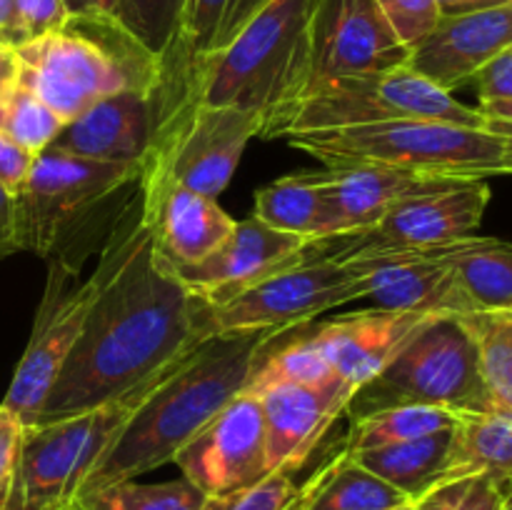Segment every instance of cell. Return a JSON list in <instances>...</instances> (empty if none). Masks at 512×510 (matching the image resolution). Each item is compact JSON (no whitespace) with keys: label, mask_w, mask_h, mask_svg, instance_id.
Returning <instances> with one entry per match:
<instances>
[{"label":"cell","mask_w":512,"mask_h":510,"mask_svg":"<svg viewBox=\"0 0 512 510\" xmlns=\"http://www.w3.org/2000/svg\"><path fill=\"white\" fill-rule=\"evenodd\" d=\"M463 480H450V483L438 485V488H433L430 493L420 495V498L410 500V503L400 505V508L395 510H448L450 503L458 498L460 488H463Z\"/></svg>","instance_id":"43"},{"label":"cell","mask_w":512,"mask_h":510,"mask_svg":"<svg viewBox=\"0 0 512 510\" xmlns=\"http://www.w3.org/2000/svg\"><path fill=\"white\" fill-rule=\"evenodd\" d=\"M512 483V415L458 413L445 480L463 478Z\"/></svg>","instance_id":"26"},{"label":"cell","mask_w":512,"mask_h":510,"mask_svg":"<svg viewBox=\"0 0 512 510\" xmlns=\"http://www.w3.org/2000/svg\"><path fill=\"white\" fill-rule=\"evenodd\" d=\"M48 283L35 310L33 333L15 368L3 405L13 410L25 428L35 425L70 350L78 343L88 320V310L98 295L95 273L78 280L80 265L68 258H48Z\"/></svg>","instance_id":"10"},{"label":"cell","mask_w":512,"mask_h":510,"mask_svg":"<svg viewBox=\"0 0 512 510\" xmlns=\"http://www.w3.org/2000/svg\"><path fill=\"white\" fill-rule=\"evenodd\" d=\"M450 505H453V503H450Z\"/></svg>","instance_id":"51"},{"label":"cell","mask_w":512,"mask_h":510,"mask_svg":"<svg viewBox=\"0 0 512 510\" xmlns=\"http://www.w3.org/2000/svg\"><path fill=\"white\" fill-rule=\"evenodd\" d=\"M20 85L65 123L108 95L158 90L163 63L113 15H70L58 33L18 45Z\"/></svg>","instance_id":"5"},{"label":"cell","mask_w":512,"mask_h":510,"mask_svg":"<svg viewBox=\"0 0 512 510\" xmlns=\"http://www.w3.org/2000/svg\"><path fill=\"white\" fill-rule=\"evenodd\" d=\"M140 178L143 165L100 163L45 148L15 195L20 250L40 258L60 253L98 210L130 185H140Z\"/></svg>","instance_id":"8"},{"label":"cell","mask_w":512,"mask_h":510,"mask_svg":"<svg viewBox=\"0 0 512 510\" xmlns=\"http://www.w3.org/2000/svg\"><path fill=\"white\" fill-rule=\"evenodd\" d=\"M455 423H458V410L438 408V405H393V408L355 415L345 450L358 453V450L405 443V440L443 433L455 428Z\"/></svg>","instance_id":"28"},{"label":"cell","mask_w":512,"mask_h":510,"mask_svg":"<svg viewBox=\"0 0 512 510\" xmlns=\"http://www.w3.org/2000/svg\"><path fill=\"white\" fill-rule=\"evenodd\" d=\"M70 15H113L118 0H65Z\"/></svg>","instance_id":"47"},{"label":"cell","mask_w":512,"mask_h":510,"mask_svg":"<svg viewBox=\"0 0 512 510\" xmlns=\"http://www.w3.org/2000/svg\"><path fill=\"white\" fill-rule=\"evenodd\" d=\"M15 8H18V25L23 43L58 33L70 18L65 0H15Z\"/></svg>","instance_id":"36"},{"label":"cell","mask_w":512,"mask_h":510,"mask_svg":"<svg viewBox=\"0 0 512 510\" xmlns=\"http://www.w3.org/2000/svg\"><path fill=\"white\" fill-rule=\"evenodd\" d=\"M185 0H118L115 18L160 60L173 48Z\"/></svg>","instance_id":"33"},{"label":"cell","mask_w":512,"mask_h":510,"mask_svg":"<svg viewBox=\"0 0 512 510\" xmlns=\"http://www.w3.org/2000/svg\"><path fill=\"white\" fill-rule=\"evenodd\" d=\"M388 120H445L488 128V115L483 110L460 103L450 90L403 65L383 73L345 75L308 85L268 115L260 135L288 138L295 133Z\"/></svg>","instance_id":"6"},{"label":"cell","mask_w":512,"mask_h":510,"mask_svg":"<svg viewBox=\"0 0 512 510\" xmlns=\"http://www.w3.org/2000/svg\"><path fill=\"white\" fill-rule=\"evenodd\" d=\"M410 500L343 450L303 485L295 510H395Z\"/></svg>","instance_id":"25"},{"label":"cell","mask_w":512,"mask_h":510,"mask_svg":"<svg viewBox=\"0 0 512 510\" xmlns=\"http://www.w3.org/2000/svg\"><path fill=\"white\" fill-rule=\"evenodd\" d=\"M393 405L490 413L478 343L463 315H430L380 375L353 395L348 410L355 418Z\"/></svg>","instance_id":"7"},{"label":"cell","mask_w":512,"mask_h":510,"mask_svg":"<svg viewBox=\"0 0 512 510\" xmlns=\"http://www.w3.org/2000/svg\"><path fill=\"white\" fill-rule=\"evenodd\" d=\"M428 318L430 315L423 313L375 308L328 323H310L308 328L335 375L353 385L358 393L365 383L380 375V370Z\"/></svg>","instance_id":"21"},{"label":"cell","mask_w":512,"mask_h":510,"mask_svg":"<svg viewBox=\"0 0 512 510\" xmlns=\"http://www.w3.org/2000/svg\"><path fill=\"white\" fill-rule=\"evenodd\" d=\"M173 463L205 495L230 493L265 478L270 468L258 395L240 390L178 450Z\"/></svg>","instance_id":"14"},{"label":"cell","mask_w":512,"mask_h":510,"mask_svg":"<svg viewBox=\"0 0 512 510\" xmlns=\"http://www.w3.org/2000/svg\"><path fill=\"white\" fill-rule=\"evenodd\" d=\"M230 3L233 0H185L173 48L160 60L163 78L178 73L185 65L203 58L205 53L215 48V40L223 30L225 18H228Z\"/></svg>","instance_id":"32"},{"label":"cell","mask_w":512,"mask_h":510,"mask_svg":"<svg viewBox=\"0 0 512 510\" xmlns=\"http://www.w3.org/2000/svg\"><path fill=\"white\" fill-rule=\"evenodd\" d=\"M303 485L290 473L273 470L258 483L220 495H205L203 510H295Z\"/></svg>","instance_id":"34"},{"label":"cell","mask_w":512,"mask_h":510,"mask_svg":"<svg viewBox=\"0 0 512 510\" xmlns=\"http://www.w3.org/2000/svg\"><path fill=\"white\" fill-rule=\"evenodd\" d=\"M23 435V420L0 403V510H3L5 500H8L10 485H13L20 448H23Z\"/></svg>","instance_id":"37"},{"label":"cell","mask_w":512,"mask_h":510,"mask_svg":"<svg viewBox=\"0 0 512 510\" xmlns=\"http://www.w3.org/2000/svg\"><path fill=\"white\" fill-rule=\"evenodd\" d=\"M265 115L238 108H193L165 120L140 180H170L208 198L228 188Z\"/></svg>","instance_id":"9"},{"label":"cell","mask_w":512,"mask_h":510,"mask_svg":"<svg viewBox=\"0 0 512 510\" xmlns=\"http://www.w3.org/2000/svg\"><path fill=\"white\" fill-rule=\"evenodd\" d=\"M500 510H512V483L508 485V490H505V498H503V505H500Z\"/></svg>","instance_id":"49"},{"label":"cell","mask_w":512,"mask_h":510,"mask_svg":"<svg viewBox=\"0 0 512 510\" xmlns=\"http://www.w3.org/2000/svg\"><path fill=\"white\" fill-rule=\"evenodd\" d=\"M410 60L378 0H315L308 35V83L383 73ZM303 88V90H305Z\"/></svg>","instance_id":"13"},{"label":"cell","mask_w":512,"mask_h":510,"mask_svg":"<svg viewBox=\"0 0 512 510\" xmlns=\"http://www.w3.org/2000/svg\"><path fill=\"white\" fill-rule=\"evenodd\" d=\"M508 48H512V0L473 13L445 15L410 53L408 65L455 93L473 83L475 75Z\"/></svg>","instance_id":"18"},{"label":"cell","mask_w":512,"mask_h":510,"mask_svg":"<svg viewBox=\"0 0 512 510\" xmlns=\"http://www.w3.org/2000/svg\"><path fill=\"white\" fill-rule=\"evenodd\" d=\"M280 330L210 335L145 400L80 483L75 500L118 480H133L165 463L248 385L260 350Z\"/></svg>","instance_id":"2"},{"label":"cell","mask_w":512,"mask_h":510,"mask_svg":"<svg viewBox=\"0 0 512 510\" xmlns=\"http://www.w3.org/2000/svg\"><path fill=\"white\" fill-rule=\"evenodd\" d=\"M290 148L325 168L388 165L423 178L473 180L512 175V135L445 120H388L288 135Z\"/></svg>","instance_id":"4"},{"label":"cell","mask_w":512,"mask_h":510,"mask_svg":"<svg viewBox=\"0 0 512 510\" xmlns=\"http://www.w3.org/2000/svg\"><path fill=\"white\" fill-rule=\"evenodd\" d=\"M310 240L268 228L258 218L235 220L228 238L200 263L170 268L203 303L220 305L263 278L310 258Z\"/></svg>","instance_id":"16"},{"label":"cell","mask_w":512,"mask_h":510,"mask_svg":"<svg viewBox=\"0 0 512 510\" xmlns=\"http://www.w3.org/2000/svg\"><path fill=\"white\" fill-rule=\"evenodd\" d=\"M98 295L35 425L93 410L210 338L195 298L155 248L138 198L115 218L95 265ZM33 428V425H30Z\"/></svg>","instance_id":"1"},{"label":"cell","mask_w":512,"mask_h":510,"mask_svg":"<svg viewBox=\"0 0 512 510\" xmlns=\"http://www.w3.org/2000/svg\"><path fill=\"white\" fill-rule=\"evenodd\" d=\"M265 3H268V0H233V3H230V10H228V18H225L223 30H220L218 40H215L213 50L223 48V45L228 43V40L233 38V35L238 33V30L243 28V25L248 23V20L253 18V15L258 13V10L263 8ZM213 50H210V53H213ZM205 55H208V53H205Z\"/></svg>","instance_id":"42"},{"label":"cell","mask_w":512,"mask_h":510,"mask_svg":"<svg viewBox=\"0 0 512 510\" xmlns=\"http://www.w3.org/2000/svg\"><path fill=\"white\" fill-rule=\"evenodd\" d=\"M63 128L65 120L25 85L18 83L0 100V133L28 150L33 158L50 148Z\"/></svg>","instance_id":"31"},{"label":"cell","mask_w":512,"mask_h":510,"mask_svg":"<svg viewBox=\"0 0 512 510\" xmlns=\"http://www.w3.org/2000/svg\"><path fill=\"white\" fill-rule=\"evenodd\" d=\"M20 83L18 48L0 43V100Z\"/></svg>","instance_id":"44"},{"label":"cell","mask_w":512,"mask_h":510,"mask_svg":"<svg viewBox=\"0 0 512 510\" xmlns=\"http://www.w3.org/2000/svg\"><path fill=\"white\" fill-rule=\"evenodd\" d=\"M323 173L335 235L370 228L403 200L458 183V180L423 178L388 165H348V168H325Z\"/></svg>","instance_id":"22"},{"label":"cell","mask_w":512,"mask_h":510,"mask_svg":"<svg viewBox=\"0 0 512 510\" xmlns=\"http://www.w3.org/2000/svg\"><path fill=\"white\" fill-rule=\"evenodd\" d=\"M450 445H453V428L443 433L425 435V438L405 440V443L383 445L350 453L363 468L383 478L385 483L403 490L408 498H420L438 485L450 483L448 475ZM348 453V450H345Z\"/></svg>","instance_id":"24"},{"label":"cell","mask_w":512,"mask_h":510,"mask_svg":"<svg viewBox=\"0 0 512 510\" xmlns=\"http://www.w3.org/2000/svg\"><path fill=\"white\" fill-rule=\"evenodd\" d=\"M400 43L413 53L443 20L438 0H378Z\"/></svg>","instance_id":"35"},{"label":"cell","mask_w":512,"mask_h":510,"mask_svg":"<svg viewBox=\"0 0 512 510\" xmlns=\"http://www.w3.org/2000/svg\"><path fill=\"white\" fill-rule=\"evenodd\" d=\"M50 510H53V508H50Z\"/></svg>","instance_id":"52"},{"label":"cell","mask_w":512,"mask_h":510,"mask_svg":"<svg viewBox=\"0 0 512 510\" xmlns=\"http://www.w3.org/2000/svg\"><path fill=\"white\" fill-rule=\"evenodd\" d=\"M445 258L453 265L475 313L512 308V243L470 235L450 243Z\"/></svg>","instance_id":"27"},{"label":"cell","mask_w":512,"mask_h":510,"mask_svg":"<svg viewBox=\"0 0 512 510\" xmlns=\"http://www.w3.org/2000/svg\"><path fill=\"white\" fill-rule=\"evenodd\" d=\"M490 203L485 180L455 183L445 190L408 198L370 228L355 233L310 240V258L348 260L355 255L390 253V250L440 248L470 238L483 223Z\"/></svg>","instance_id":"11"},{"label":"cell","mask_w":512,"mask_h":510,"mask_svg":"<svg viewBox=\"0 0 512 510\" xmlns=\"http://www.w3.org/2000/svg\"><path fill=\"white\" fill-rule=\"evenodd\" d=\"M508 485H500L495 480L483 478H465L458 498L453 500L448 510H500Z\"/></svg>","instance_id":"39"},{"label":"cell","mask_w":512,"mask_h":510,"mask_svg":"<svg viewBox=\"0 0 512 510\" xmlns=\"http://www.w3.org/2000/svg\"><path fill=\"white\" fill-rule=\"evenodd\" d=\"M478 85L480 105L512 100V48L490 60L483 70L473 78Z\"/></svg>","instance_id":"38"},{"label":"cell","mask_w":512,"mask_h":510,"mask_svg":"<svg viewBox=\"0 0 512 510\" xmlns=\"http://www.w3.org/2000/svg\"><path fill=\"white\" fill-rule=\"evenodd\" d=\"M253 395L263 405L270 473L293 475L313 455L330 425L348 410L355 388L333 378L323 385H270Z\"/></svg>","instance_id":"17"},{"label":"cell","mask_w":512,"mask_h":510,"mask_svg":"<svg viewBox=\"0 0 512 510\" xmlns=\"http://www.w3.org/2000/svg\"><path fill=\"white\" fill-rule=\"evenodd\" d=\"M158 133L155 90H123L65 123L50 148L100 163L145 165Z\"/></svg>","instance_id":"19"},{"label":"cell","mask_w":512,"mask_h":510,"mask_svg":"<svg viewBox=\"0 0 512 510\" xmlns=\"http://www.w3.org/2000/svg\"><path fill=\"white\" fill-rule=\"evenodd\" d=\"M315 0H268L223 48L203 55L155 90L158 128L193 108H238L265 120L308 83Z\"/></svg>","instance_id":"3"},{"label":"cell","mask_w":512,"mask_h":510,"mask_svg":"<svg viewBox=\"0 0 512 510\" xmlns=\"http://www.w3.org/2000/svg\"><path fill=\"white\" fill-rule=\"evenodd\" d=\"M33 155L15 145L5 133H0V185L8 188L10 193L18 195L23 188L25 178L33 165Z\"/></svg>","instance_id":"40"},{"label":"cell","mask_w":512,"mask_h":510,"mask_svg":"<svg viewBox=\"0 0 512 510\" xmlns=\"http://www.w3.org/2000/svg\"><path fill=\"white\" fill-rule=\"evenodd\" d=\"M478 343L480 378L490 413L512 415V328L498 310L463 315Z\"/></svg>","instance_id":"29"},{"label":"cell","mask_w":512,"mask_h":510,"mask_svg":"<svg viewBox=\"0 0 512 510\" xmlns=\"http://www.w3.org/2000/svg\"><path fill=\"white\" fill-rule=\"evenodd\" d=\"M203 503V490L185 478L165 483H138L133 478L80 495L73 505L80 510H203Z\"/></svg>","instance_id":"30"},{"label":"cell","mask_w":512,"mask_h":510,"mask_svg":"<svg viewBox=\"0 0 512 510\" xmlns=\"http://www.w3.org/2000/svg\"><path fill=\"white\" fill-rule=\"evenodd\" d=\"M353 300H360V285L345 260L308 258L225 303L208 305V325L213 335L285 330Z\"/></svg>","instance_id":"12"},{"label":"cell","mask_w":512,"mask_h":510,"mask_svg":"<svg viewBox=\"0 0 512 510\" xmlns=\"http://www.w3.org/2000/svg\"><path fill=\"white\" fill-rule=\"evenodd\" d=\"M503 3H510V0H438L443 18L445 15H463V13H473V10L493 8V5H503Z\"/></svg>","instance_id":"48"},{"label":"cell","mask_w":512,"mask_h":510,"mask_svg":"<svg viewBox=\"0 0 512 510\" xmlns=\"http://www.w3.org/2000/svg\"><path fill=\"white\" fill-rule=\"evenodd\" d=\"M140 205L155 248L170 268L208 258L235 225L218 200L170 180H140Z\"/></svg>","instance_id":"20"},{"label":"cell","mask_w":512,"mask_h":510,"mask_svg":"<svg viewBox=\"0 0 512 510\" xmlns=\"http://www.w3.org/2000/svg\"><path fill=\"white\" fill-rule=\"evenodd\" d=\"M445 248L390 250V253L355 255L345 263L360 285V298L375 308L423 315H470L473 303L465 295Z\"/></svg>","instance_id":"15"},{"label":"cell","mask_w":512,"mask_h":510,"mask_svg":"<svg viewBox=\"0 0 512 510\" xmlns=\"http://www.w3.org/2000/svg\"><path fill=\"white\" fill-rule=\"evenodd\" d=\"M0 43L13 45V48L23 45L15 0H0Z\"/></svg>","instance_id":"45"},{"label":"cell","mask_w":512,"mask_h":510,"mask_svg":"<svg viewBox=\"0 0 512 510\" xmlns=\"http://www.w3.org/2000/svg\"><path fill=\"white\" fill-rule=\"evenodd\" d=\"M18 213H15V195L0 185V260L18 253Z\"/></svg>","instance_id":"41"},{"label":"cell","mask_w":512,"mask_h":510,"mask_svg":"<svg viewBox=\"0 0 512 510\" xmlns=\"http://www.w3.org/2000/svg\"><path fill=\"white\" fill-rule=\"evenodd\" d=\"M70 510H80V508H75V505H73V508H70Z\"/></svg>","instance_id":"50"},{"label":"cell","mask_w":512,"mask_h":510,"mask_svg":"<svg viewBox=\"0 0 512 510\" xmlns=\"http://www.w3.org/2000/svg\"><path fill=\"white\" fill-rule=\"evenodd\" d=\"M253 215L268 228L303 240H325L335 235L325 173L285 175L273 180L255 193Z\"/></svg>","instance_id":"23"},{"label":"cell","mask_w":512,"mask_h":510,"mask_svg":"<svg viewBox=\"0 0 512 510\" xmlns=\"http://www.w3.org/2000/svg\"><path fill=\"white\" fill-rule=\"evenodd\" d=\"M485 115H488V128L498 130V133L512 135V100H500V103H483L480 105Z\"/></svg>","instance_id":"46"}]
</instances>
